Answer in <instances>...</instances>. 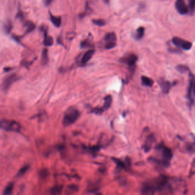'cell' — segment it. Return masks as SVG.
<instances>
[{
    "label": "cell",
    "mask_w": 195,
    "mask_h": 195,
    "mask_svg": "<svg viewBox=\"0 0 195 195\" xmlns=\"http://www.w3.org/2000/svg\"><path fill=\"white\" fill-rule=\"evenodd\" d=\"M14 188V184L13 183H10L6 186L5 188L4 189L3 195H10L12 194L13 190Z\"/></svg>",
    "instance_id": "d6986e66"
},
{
    "label": "cell",
    "mask_w": 195,
    "mask_h": 195,
    "mask_svg": "<svg viewBox=\"0 0 195 195\" xmlns=\"http://www.w3.org/2000/svg\"><path fill=\"white\" fill-rule=\"evenodd\" d=\"M48 62V49H44L41 53V63L43 65L47 64Z\"/></svg>",
    "instance_id": "7402d4cb"
},
{
    "label": "cell",
    "mask_w": 195,
    "mask_h": 195,
    "mask_svg": "<svg viewBox=\"0 0 195 195\" xmlns=\"http://www.w3.org/2000/svg\"><path fill=\"white\" fill-rule=\"evenodd\" d=\"M4 32L5 33L9 34L11 33V30L13 29V24L10 20H8L5 22L4 25Z\"/></svg>",
    "instance_id": "44dd1931"
},
{
    "label": "cell",
    "mask_w": 195,
    "mask_h": 195,
    "mask_svg": "<svg viewBox=\"0 0 195 195\" xmlns=\"http://www.w3.org/2000/svg\"><path fill=\"white\" fill-rule=\"evenodd\" d=\"M92 23H93L94 25L98 26H103L105 25V21L102 19H98V20H92Z\"/></svg>",
    "instance_id": "f1b7e54d"
},
{
    "label": "cell",
    "mask_w": 195,
    "mask_h": 195,
    "mask_svg": "<svg viewBox=\"0 0 195 195\" xmlns=\"http://www.w3.org/2000/svg\"><path fill=\"white\" fill-rule=\"evenodd\" d=\"M86 150L90 152L91 153H96L98 152L100 150V146L95 145V146H90V147H86Z\"/></svg>",
    "instance_id": "4316f807"
},
{
    "label": "cell",
    "mask_w": 195,
    "mask_h": 195,
    "mask_svg": "<svg viewBox=\"0 0 195 195\" xmlns=\"http://www.w3.org/2000/svg\"><path fill=\"white\" fill-rule=\"evenodd\" d=\"M154 141V136L150 135L148 136V137L145 141V143L144 145V150L145 152H148L150 150V148L152 147V144Z\"/></svg>",
    "instance_id": "4fadbf2b"
},
{
    "label": "cell",
    "mask_w": 195,
    "mask_h": 195,
    "mask_svg": "<svg viewBox=\"0 0 195 195\" xmlns=\"http://www.w3.org/2000/svg\"><path fill=\"white\" fill-rule=\"evenodd\" d=\"M189 12L193 14L195 11V0H188Z\"/></svg>",
    "instance_id": "d4e9b609"
},
{
    "label": "cell",
    "mask_w": 195,
    "mask_h": 195,
    "mask_svg": "<svg viewBox=\"0 0 195 195\" xmlns=\"http://www.w3.org/2000/svg\"><path fill=\"white\" fill-rule=\"evenodd\" d=\"M141 80V84L143 86L151 87L154 85V81L148 77L142 76Z\"/></svg>",
    "instance_id": "2e32d148"
},
{
    "label": "cell",
    "mask_w": 195,
    "mask_h": 195,
    "mask_svg": "<svg viewBox=\"0 0 195 195\" xmlns=\"http://www.w3.org/2000/svg\"><path fill=\"white\" fill-rule=\"evenodd\" d=\"M168 184V181L167 177L163 176L159 177L144 183L142 191L144 194H154L156 192L162 191Z\"/></svg>",
    "instance_id": "6da1fadb"
},
{
    "label": "cell",
    "mask_w": 195,
    "mask_h": 195,
    "mask_svg": "<svg viewBox=\"0 0 195 195\" xmlns=\"http://www.w3.org/2000/svg\"><path fill=\"white\" fill-rule=\"evenodd\" d=\"M112 102V98L110 95H107L104 98V105L102 106V108L105 111L106 110L109 109L110 107L111 104Z\"/></svg>",
    "instance_id": "5bb4252c"
},
{
    "label": "cell",
    "mask_w": 195,
    "mask_h": 195,
    "mask_svg": "<svg viewBox=\"0 0 195 195\" xmlns=\"http://www.w3.org/2000/svg\"><path fill=\"white\" fill-rule=\"evenodd\" d=\"M62 191H63V187L61 185H56L51 189L50 193L53 195H59V194H61Z\"/></svg>",
    "instance_id": "603a6c76"
},
{
    "label": "cell",
    "mask_w": 195,
    "mask_h": 195,
    "mask_svg": "<svg viewBox=\"0 0 195 195\" xmlns=\"http://www.w3.org/2000/svg\"><path fill=\"white\" fill-rule=\"evenodd\" d=\"M29 166L28 165L23 166V167L19 170L17 176H22L27 172V171L29 169Z\"/></svg>",
    "instance_id": "484cf974"
},
{
    "label": "cell",
    "mask_w": 195,
    "mask_h": 195,
    "mask_svg": "<svg viewBox=\"0 0 195 195\" xmlns=\"http://www.w3.org/2000/svg\"><path fill=\"white\" fill-rule=\"evenodd\" d=\"M25 25L27 27V29L26 30V33H30L31 32H32L33 30H34L36 25L34 23L31 22V21H28L25 23Z\"/></svg>",
    "instance_id": "cb8c5ba5"
},
{
    "label": "cell",
    "mask_w": 195,
    "mask_h": 195,
    "mask_svg": "<svg viewBox=\"0 0 195 195\" xmlns=\"http://www.w3.org/2000/svg\"><path fill=\"white\" fill-rule=\"evenodd\" d=\"M104 1L105 4H108L109 2V0H104Z\"/></svg>",
    "instance_id": "8d00e7d4"
},
{
    "label": "cell",
    "mask_w": 195,
    "mask_h": 195,
    "mask_svg": "<svg viewBox=\"0 0 195 195\" xmlns=\"http://www.w3.org/2000/svg\"><path fill=\"white\" fill-rule=\"evenodd\" d=\"M18 79V77L15 74H11L4 79L2 83V89L5 91L8 90L11 84Z\"/></svg>",
    "instance_id": "8992f818"
},
{
    "label": "cell",
    "mask_w": 195,
    "mask_h": 195,
    "mask_svg": "<svg viewBox=\"0 0 195 195\" xmlns=\"http://www.w3.org/2000/svg\"><path fill=\"white\" fill-rule=\"evenodd\" d=\"M175 7L177 11H178L180 15H185L189 12L188 6L185 4L184 0H176L175 3Z\"/></svg>",
    "instance_id": "ba28073f"
},
{
    "label": "cell",
    "mask_w": 195,
    "mask_h": 195,
    "mask_svg": "<svg viewBox=\"0 0 195 195\" xmlns=\"http://www.w3.org/2000/svg\"><path fill=\"white\" fill-rule=\"evenodd\" d=\"M176 69L181 73H185L189 71L188 67L185 65H178L176 67Z\"/></svg>",
    "instance_id": "83f0119b"
},
{
    "label": "cell",
    "mask_w": 195,
    "mask_h": 195,
    "mask_svg": "<svg viewBox=\"0 0 195 195\" xmlns=\"http://www.w3.org/2000/svg\"><path fill=\"white\" fill-rule=\"evenodd\" d=\"M42 32H44V41H43V44L44 45H45V46H50L53 44V42H54V40H53V38L51 36H48L47 34V30L48 29L45 27V26H41L40 28Z\"/></svg>",
    "instance_id": "30bf717a"
},
{
    "label": "cell",
    "mask_w": 195,
    "mask_h": 195,
    "mask_svg": "<svg viewBox=\"0 0 195 195\" xmlns=\"http://www.w3.org/2000/svg\"><path fill=\"white\" fill-rule=\"evenodd\" d=\"M137 60V57L133 53H128L120 60L122 63L127 64L131 69L134 70L136 63Z\"/></svg>",
    "instance_id": "277c9868"
},
{
    "label": "cell",
    "mask_w": 195,
    "mask_h": 195,
    "mask_svg": "<svg viewBox=\"0 0 195 195\" xmlns=\"http://www.w3.org/2000/svg\"><path fill=\"white\" fill-rule=\"evenodd\" d=\"M53 0H43V2L44 4L45 5V6H48L52 2Z\"/></svg>",
    "instance_id": "e575fe53"
},
{
    "label": "cell",
    "mask_w": 195,
    "mask_h": 195,
    "mask_svg": "<svg viewBox=\"0 0 195 195\" xmlns=\"http://www.w3.org/2000/svg\"><path fill=\"white\" fill-rule=\"evenodd\" d=\"M172 43L177 47H179L181 49H184L185 50H188L191 49L192 46L191 42L176 37L173 38Z\"/></svg>",
    "instance_id": "5b68a950"
},
{
    "label": "cell",
    "mask_w": 195,
    "mask_h": 195,
    "mask_svg": "<svg viewBox=\"0 0 195 195\" xmlns=\"http://www.w3.org/2000/svg\"><path fill=\"white\" fill-rule=\"evenodd\" d=\"M50 15V20L53 23V24L57 28H59L61 26V18L60 16H54L51 13H49Z\"/></svg>",
    "instance_id": "9a60e30c"
},
{
    "label": "cell",
    "mask_w": 195,
    "mask_h": 195,
    "mask_svg": "<svg viewBox=\"0 0 195 195\" xmlns=\"http://www.w3.org/2000/svg\"><path fill=\"white\" fill-rule=\"evenodd\" d=\"M159 85L161 88L162 92L164 94L168 93L172 86V83H170L168 81L164 80H161L159 81Z\"/></svg>",
    "instance_id": "8fae6325"
},
{
    "label": "cell",
    "mask_w": 195,
    "mask_h": 195,
    "mask_svg": "<svg viewBox=\"0 0 195 195\" xmlns=\"http://www.w3.org/2000/svg\"><path fill=\"white\" fill-rule=\"evenodd\" d=\"M90 46H91L90 44V42L88 40H84L81 42V44H80V46L81 48H85L87 47H89Z\"/></svg>",
    "instance_id": "4dcf8cb0"
},
{
    "label": "cell",
    "mask_w": 195,
    "mask_h": 195,
    "mask_svg": "<svg viewBox=\"0 0 195 195\" xmlns=\"http://www.w3.org/2000/svg\"><path fill=\"white\" fill-rule=\"evenodd\" d=\"M104 39H105V41L107 42H116L117 40L116 35L114 32L108 33L105 35Z\"/></svg>",
    "instance_id": "ac0fdd59"
},
{
    "label": "cell",
    "mask_w": 195,
    "mask_h": 195,
    "mask_svg": "<svg viewBox=\"0 0 195 195\" xmlns=\"http://www.w3.org/2000/svg\"><path fill=\"white\" fill-rule=\"evenodd\" d=\"M0 126L1 129L8 132H19L21 129V125L15 120L4 119L1 121Z\"/></svg>",
    "instance_id": "3957f363"
},
{
    "label": "cell",
    "mask_w": 195,
    "mask_h": 195,
    "mask_svg": "<svg viewBox=\"0 0 195 195\" xmlns=\"http://www.w3.org/2000/svg\"><path fill=\"white\" fill-rule=\"evenodd\" d=\"M68 188L72 191H77L79 190L78 186L75 184H72V185H68Z\"/></svg>",
    "instance_id": "d6a6232c"
},
{
    "label": "cell",
    "mask_w": 195,
    "mask_h": 195,
    "mask_svg": "<svg viewBox=\"0 0 195 195\" xmlns=\"http://www.w3.org/2000/svg\"><path fill=\"white\" fill-rule=\"evenodd\" d=\"M144 28L143 27H139V28L137 29L136 32L135 38L136 40H140L143 37L144 35Z\"/></svg>",
    "instance_id": "ffe728a7"
},
{
    "label": "cell",
    "mask_w": 195,
    "mask_h": 195,
    "mask_svg": "<svg viewBox=\"0 0 195 195\" xmlns=\"http://www.w3.org/2000/svg\"><path fill=\"white\" fill-rule=\"evenodd\" d=\"M16 17H17V19H20L21 21H24V15L23 12L20 11V9H19L18 13H17Z\"/></svg>",
    "instance_id": "1f68e13d"
},
{
    "label": "cell",
    "mask_w": 195,
    "mask_h": 195,
    "mask_svg": "<svg viewBox=\"0 0 195 195\" xmlns=\"http://www.w3.org/2000/svg\"><path fill=\"white\" fill-rule=\"evenodd\" d=\"M40 173H41V176L42 177H45L47 176V175L48 174V171H47L46 169H45V170H44V171H42Z\"/></svg>",
    "instance_id": "836d02e7"
},
{
    "label": "cell",
    "mask_w": 195,
    "mask_h": 195,
    "mask_svg": "<svg viewBox=\"0 0 195 195\" xmlns=\"http://www.w3.org/2000/svg\"><path fill=\"white\" fill-rule=\"evenodd\" d=\"M194 98H195V77L191 76L188 91V98L190 102H193Z\"/></svg>",
    "instance_id": "52a82bcc"
},
{
    "label": "cell",
    "mask_w": 195,
    "mask_h": 195,
    "mask_svg": "<svg viewBox=\"0 0 195 195\" xmlns=\"http://www.w3.org/2000/svg\"><path fill=\"white\" fill-rule=\"evenodd\" d=\"M158 150H161L164 160L168 161H169L171 160L173 156L172 152L168 147L163 145H160L158 146Z\"/></svg>",
    "instance_id": "9c48e42d"
},
{
    "label": "cell",
    "mask_w": 195,
    "mask_h": 195,
    "mask_svg": "<svg viewBox=\"0 0 195 195\" xmlns=\"http://www.w3.org/2000/svg\"><path fill=\"white\" fill-rule=\"evenodd\" d=\"M80 116V112L78 109L74 108H69L64 113L63 119V124L64 127L70 126L74 124L79 117Z\"/></svg>",
    "instance_id": "7a4b0ae2"
},
{
    "label": "cell",
    "mask_w": 195,
    "mask_h": 195,
    "mask_svg": "<svg viewBox=\"0 0 195 195\" xmlns=\"http://www.w3.org/2000/svg\"><path fill=\"white\" fill-rule=\"evenodd\" d=\"M116 45V42H107L106 44L105 45V49H111L114 48Z\"/></svg>",
    "instance_id": "f546056e"
},
{
    "label": "cell",
    "mask_w": 195,
    "mask_h": 195,
    "mask_svg": "<svg viewBox=\"0 0 195 195\" xmlns=\"http://www.w3.org/2000/svg\"><path fill=\"white\" fill-rule=\"evenodd\" d=\"M113 161L116 164L117 167L121 169H126L127 168V164H125L126 162H124L121 161L120 159H118L117 158H112Z\"/></svg>",
    "instance_id": "e0dca14e"
},
{
    "label": "cell",
    "mask_w": 195,
    "mask_h": 195,
    "mask_svg": "<svg viewBox=\"0 0 195 195\" xmlns=\"http://www.w3.org/2000/svg\"><path fill=\"white\" fill-rule=\"evenodd\" d=\"M94 52H95L94 49H90L88 50L85 53L81 58V63L83 64H86L93 56Z\"/></svg>",
    "instance_id": "7c38bea8"
},
{
    "label": "cell",
    "mask_w": 195,
    "mask_h": 195,
    "mask_svg": "<svg viewBox=\"0 0 195 195\" xmlns=\"http://www.w3.org/2000/svg\"><path fill=\"white\" fill-rule=\"evenodd\" d=\"M11 70V68H4V71L8 72L9 71Z\"/></svg>",
    "instance_id": "d590c367"
}]
</instances>
